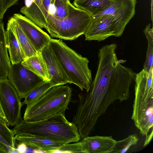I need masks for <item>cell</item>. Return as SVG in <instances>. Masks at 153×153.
<instances>
[{
	"label": "cell",
	"mask_w": 153,
	"mask_h": 153,
	"mask_svg": "<svg viewBox=\"0 0 153 153\" xmlns=\"http://www.w3.org/2000/svg\"><path fill=\"white\" fill-rule=\"evenodd\" d=\"M115 43L102 46L98 52L97 67L90 90L78 94L75 114L80 122L94 127L99 118L116 101L120 102L130 97L131 87L136 73L122 65L118 59Z\"/></svg>",
	"instance_id": "6da1fadb"
},
{
	"label": "cell",
	"mask_w": 153,
	"mask_h": 153,
	"mask_svg": "<svg viewBox=\"0 0 153 153\" xmlns=\"http://www.w3.org/2000/svg\"><path fill=\"white\" fill-rule=\"evenodd\" d=\"M12 130L15 136H35L64 144L76 142L81 139L76 127L68 120L64 114L35 122L22 119Z\"/></svg>",
	"instance_id": "7a4b0ae2"
},
{
	"label": "cell",
	"mask_w": 153,
	"mask_h": 153,
	"mask_svg": "<svg viewBox=\"0 0 153 153\" xmlns=\"http://www.w3.org/2000/svg\"><path fill=\"white\" fill-rule=\"evenodd\" d=\"M48 45L57 57L68 78V83L87 92L92 82L91 72L85 57L68 47L62 40L51 38Z\"/></svg>",
	"instance_id": "3957f363"
},
{
	"label": "cell",
	"mask_w": 153,
	"mask_h": 153,
	"mask_svg": "<svg viewBox=\"0 0 153 153\" xmlns=\"http://www.w3.org/2000/svg\"><path fill=\"white\" fill-rule=\"evenodd\" d=\"M153 68L136 74L135 96L131 116L143 136H146L153 126Z\"/></svg>",
	"instance_id": "277c9868"
},
{
	"label": "cell",
	"mask_w": 153,
	"mask_h": 153,
	"mask_svg": "<svg viewBox=\"0 0 153 153\" xmlns=\"http://www.w3.org/2000/svg\"><path fill=\"white\" fill-rule=\"evenodd\" d=\"M72 92V88L68 85L52 87L39 98L27 105L23 120L35 122L64 114L68 109Z\"/></svg>",
	"instance_id": "5b68a950"
},
{
	"label": "cell",
	"mask_w": 153,
	"mask_h": 153,
	"mask_svg": "<svg viewBox=\"0 0 153 153\" xmlns=\"http://www.w3.org/2000/svg\"><path fill=\"white\" fill-rule=\"evenodd\" d=\"M92 17L90 13L76 7L70 2L68 15L65 19L57 20L49 14L46 30L51 37L74 40L84 34Z\"/></svg>",
	"instance_id": "8992f818"
},
{
	"label": "cell",
	"mask_w": 153,
	"mask_h": 153,
	"mask_svg": "<svg viewBox=\"0 0 153 153\" xmlns=\"http://www.w3.org/2000/svg\"><path fill=\"white\" fill-rule=\"evenodd\" d=\"M0 99L8 126H15L22 119L23 105L17 91L7 78L0 79Z\"/></svg>",
	"instance_id": "52a82bcc"
},
{
	"label": "cell",
	"mask_w": 153,
	"mask_h": 153,
	"mask_svg": "<svg viewBox=\"0 0 153 153\" xmlns=\"http://www.w3.org/2000/svg\"><path fill=\"white\" fill-rule=\"evenodd\" d=\"M7 79L17 91L21 99L45 81L21 62L11 65Z\"/></svg>",
	"instance_id": "ba28073f"
},
{
	"label": "cell",
	"mask_w": 153,
	"mask_h": 153,
	"mask_svg": "<svg viewBox=\"0 0 153 153\" xmlns=\"http://www.w3.org/2000/svg\"><path fill=\"white\" fill-rule=\"evenodd\" d=\"M136 0H113L112 4L101 12L93 16L103 15H111L116 24L114 36L119 37L135 13Z\"/></svg>",
	"instance_id": "9c48e42d"
},
{
	"label": "cell",
	"mask_w": 153,
	"mask_h": 153,
	"mask_svg": "<svg viewBox=\"0 0 153 153\" xmlns=\"http://www.w3.org/2000/svg\"><path fill=\"white\" fill-rule=\"evenodd\" d=\"M116 24L111 15H103L93 16L91 21L84 35L85 40L103 41L111 36L115 31Z\"/></svg>",
	"instance_id": "30bf717a"
},
{
	"label": "cell",
	"mask_w": 153,
	"mask_h": 153,
	"mask_svg": "<svg viewBox=\"0 0 153 153\" xmlns=\"http://www.w3.org/2000/svg\"><path fill=\"white\" fill-rule=\"evenodd\" d=\"M13 16L37 52L48 45L51 37L42 28L20 14Z\"/></svg>",
	"instance_id": "8fae6325"
},
{
	"label": "cell",
	"mask_w": 153,
	"mask_h": 153,
	"mask_svg": "<svg viewBox=\"0 0 153 153\" xmlns=\"http://www.w3.org/2000/svg\"><path fill=\"white\" fill-rule=\"evenodd\" d=\"M51 0H25L20 12L41 28L47 29V18Z\"/></svg>",
	"instance_id": "7c38bea8"
},
{
	"label": "cell",
	"mask_w": 153,
	"mask_h": 153,
	"mask_svg": "<svg viewBox=\"0 0 153 153\" xmlns=\"http://www.w3.org/2000/svg\"><path fill=\"white\" fill-rule=\"evenodd\" d=\"M41 51L46 64L51 79L50 82L53 86L64 85L68 83L61 64L48 45L43 48Z\"/></svg>",
	"instance_id": "4fadbf2b"
},
{
	"label": "cell",
	"mask_w": 153,
	"mask_h": 153,
	"mask_svg": "<svg viewBox=\"0 0 153 153\" xmlns=\"http://www.w3.org/2000/svg\"><path fill=\"white\" fill-rule=\"evenodd\" d=\"M85 153H112L117 140L112 136H95L83 138Z\"/></svg>",
	"instance_id": "5bb4252c"
},
{
	"label": "cell",
	"mask_w": 153,
	"mask_h": 153,
	"mask_svg": "<svg viewBox=\"0 0 153 153\" xmlns=\"http://www.w3.org/2000/svg\"><path fill=\"white\" fill-rule=\"evenodd\" d=\"M15 137L19 142H23L28 146L43 150L45 153H52L54 150L59 149L65 144L35 136L19 135L15 136Z\"/></svg>",
	"instance_id": "9a60e30c"
},
{
	"label": "cell",
	"mask_w": 153,
	"mask_h": 153,
	"mask_svg": "<svg viewBox=\"0 0 153 153\" xmlns=\"http://www.w3.org/2000/svg\"><path fill=\"white\" fill-rule=\"evenodd\" d=\"M6 45L11 64L21 62L25 58L24 52L8 21L5 30Z\"/></svg>",
	"instance_id": "2e32d148"
},
{
	"label": "cell",
	"mask_w": 153,
	"mask_h": 153,
	"mask_svg": "<svg viewBox=\"0 0 153 153\" xmlns=\"http://www.w3.org/2000/svg\"><path fill=\"white\" fill-rule=\"evenodd\" d=\"M21 63L45 81H50L46 64L42 56L41 51L38 52L36 55L25 58Z\"/></svg>",
	"instance_id": "e0dca14e"
},
{
	"label": "cell",
	"mask_w": 153,
	"mask_h": 153,
	"mask_svg": "<svg viewBox=\"0 0 153 153\" xmlns=\"http://www.w3.org/2000/svg\"><path fill=\"white\" fill-rule=\"evenodd\" d=\"M11 65L6 45L4 24L0 19V79L7 78Z\"/></svg>",
	"instance_id": "ac0fdd59"
},
{
	"label": "cell",
	"mask_w": 153,
	"mask_h": 153,
	"mask_svg": "<svg viewBox=\"0 0 153 153\" xmlns=\"http://www.w3.org/2000/svg\"><path fill=\"white\" fill-rule=\"evenodd\" d=\"M25 54V58L36 55L38 52L13 16L8 20Z\"/></svg>",
	"instance_id": "d6986e66"
},
{
	"label": "cell",
	"mask_w": 153,
	"mask_h": 153,
	"mask_svg": "<svg viewBox=\"0 0 153 153\" xmlns=\"http://www.w3.org/2000/svg\"><path fill=\"white\" fill-rule=\"evenodd\" d=\"M112 1L113 0H74L73 5L88 12L93 16L108 7Z\"/></svg>",
	"instance_id": "ffe728a7"
},
{
	"label": "cell",
	"mask_w": 153,
	"mask_h": 153,
	"mask_svg": "<svg viewBox=\"0 0 153 153\" xmlns=\"http://www.w3.org/2000/svg\"><path fill=\"white\" fill-rule=\"evenodd\" d=\"M70 2V0H54L50 5L49 14L57 20L65 19L68 15Z\"/></svg>",
	"instance_id": "44dd1931"
},
{
	"label": "cell",
	"mask_w": 153,
	"mask_h": 153,
	"mask_svg": "<svg viewBox=\"0 0 153 153\" xmlns=\"http://www.w3.org/2000/svg\"><path fill=\"white\" fill-rule=\"evenodd\" d=\"M143 32L147 39L148 46L143 69L149 71L153 68V29L151 28L150 23L146 25Z\"/></svg>",
	"instance_id": "7402d4cb"
},
{
	"label": "cell",
	"mask_w": 153,
	"mask_h": 153,
	"mask_svg": "<svg viewBox=\"0 0 153 153\" xmlns=\"http://www.w3.org/2000/svg\"><path fill=\"white\" fill-rule=\"evenodd\" d=\"M53 86L50 81H45L24 97V100L22 102V105H27L35 101Z\"/></svg>",
	"instance_id": "603a6c76"
},
{
	"label": "cell",
	"mask_w": 153,
	"mask_h": 153,
	"mask_svg": "<svg viewBox=\"0 0 153 153\" xmlns=\"http://www.w3.org/2000/svg\"><path fill=\"white\" fill-rule=\"evenodd\" d=\"M139 138L136 134L129 135L127 137L117 141L112 153H124L126 152L131 146L136 145Z\"/></svg>",
	"instance_id": "cb8c5ba5"
},
{
	"label": "cell",
	"mask_w": 153,
	"mask_h": 153,
	"mask_svg": "<svg viewBox=\"0 0 153 153\" xmlns=\"http://www.w3.org/2000/svg\"><path fill=\"white\" fill-rule=\"evenodd\" d=\"M84 153L82 141L76 142L74 143L64 144L59 149L55 150L54 153Z\"/></svg>",
	"instance_id": "d4e9b609"
},
{
	"label": "cell",
	"mask_w": 153,
	"mask_h": 153,
	"mask_svg": "<svg viewBox=\"0 0 153 153\" xmlns=\"http://www.w3.org/2000/svg\"><path fill=\"white\" fill-rule=\"evenodd\" d=\"M0 153H17L16 148H13L5 140L0 131Z\"/></svg>",
	"instance_id": "484cf974"
},
{
	"label": "cell",
	"mask_w": 153,
	"mask_h": 153,
	"mask_svg": "<svg viewBox=\"0 0 153 153\" xmlns=\"http://www.w3.org/2000/svg\"><path fill=\"white\" fill-rule=\"evenodd\" d=\"M19 0H2L3 9L5 13L10 7L16 4H18Z\"/></svg>",
	"instance_id": "4316f807"
},
{
	"label": "cell",
	"mask_w": 153,
	"mask_h": 153,
	"mask_svg": "<svg viewBox=\"0 0 153 153\" xmlns=\"http://www.w3.org/2000/svg\"><path fill=\"white\" fill-rule=\"evenodd\" d=\"M0 121L8 126V121L6 119L0 99Z\"/></svg>",
	"instance_id": "83f0119b"
},
{
	"label": "cell",
	"mask_w": 153,
	"mask_h": 153,
	"mask_svg": "<svg viewBox=\"0 0 153 153\" xmlns=\"http://www.w3.org/2000/svg\"><path fill=\"white\" fill-rule=\"evenodd\" d=\"M16 148L17 151L18 153H25L27 146L25 143L20 142Z\"/></svg>",
	"instance_id": "f1b7e54d"
},
{
	"label": "cell",
	"mask_w": 153,
	"mask_h": 153,
	"mask_svg": "<svg viewBox=\"0 0 153 153\" xmlns=\"http://www.w3.org/2000/svg\"><path fill=\"white\" fill-rule=\"evenodd\" d=\"M153 135V129H152V131L151 133L148 135L146 136V139L144 143L143 146L145 147L149 144L151 140L152 139Z\"/></svg>",
	"instance_id": "f546056e"
},
{
	"label": "cell",
	"mask_w": 153,
	"mask_h": 153,
	"mask_svg": "<svg viewBox=\"0 0 153 153\" xmlns=\"http://www.w3.org/2000/svg\"><path fill=\"white\" fill-rule=\"evenodd\" d=\"M5 13L4 11L3 1L0 0V19H2Z\"/></svg>",
	"instance_id": "4dcf8cb0"
},
{
	"label": "cell",
	"mask_w": 153,
	"mask_h": 153,
	"mask_svg": "<svg viewBox=\"0 0 153 153\" xmlns=\"http://www.w3.org/2000/svg\"><path fill=\"white\" fill-rule=\"evenodd\" d=\"M34 149L32 147L28 146L27 147L26 150L25 152L26 153H34Z\"/></svg>",
	"instance_id": "1f68e13d"
},
{
	"label": "cell",
	"mask_w": 153,
	"mask_h": 153,
	"mask_svg": "<svg viewBox=\"0 0 153 153\" xmlns=\"http://www.w3.org/2000/svg\"><path fill=\"white\" fill-rule=\"evenodd\" d=\"M151 18L152 22L153 19V0H151Z\"/></svg>",
	"instance_id": "d6a6232c"
},
{
	"label": "cell",
	"mask_w": 153,
	"mask_h": 153,
	"mask_svg": "<svg viewBox=\"0 0 153 153\" xmlns=\"http://www.w3.org/2000/svg\"><path fill=\"white\" fill-rule=\"evenodd\" d=\"M54 0H51V3H52L53 2Z\"/></svg>",
	"instance_id": "836d02e7"
},
{
	"label": "cell",
	"mask_w": 153,
	"mask_h": 153,
	"mask_svg": "<svg viewBox=\"0 0 153 153\" xmlns=\"http://www.w3.org/2000/svg\"></svg>",
	"instance_id": "e575fe53"
}]
</instances>
